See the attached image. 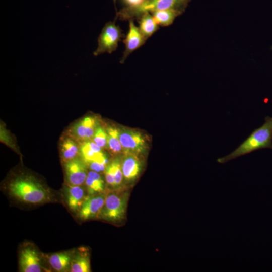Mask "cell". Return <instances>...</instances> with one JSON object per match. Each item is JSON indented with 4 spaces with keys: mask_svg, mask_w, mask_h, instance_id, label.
Segmentation results:
<instances>
[{
    "mask_svg": "<svg viewBox=\"0 0 272 272\" xmlns=\"http://www.w3.org/2000/svg\"><path fill=\"white\" fill-rule=\"evenodd\" d=\"M8 190L13 197L28 204L46 203L53 197L48 188L30 176H20L13 179L8 184Z\"/></svg>",
    "mask_w": 272,
    "mask_h": 272,
    "instance_id": "6da1fadb",
    "label": "cell"
},
{
    "mask_svg": "<svg viewBox=\"0 0 272 272\" xmlns=\"http://www.w3.org/2000/svg\"><path fill=\"white\" fill-rule=\"evenodd\" d=\"M264 121L260 127L255 129L232 152L217 159V162L224 164L256 150L272 149V117H265Z\"/></svg>",
    "mask_w": 272,
    "mask_h": 272,
    "instance_id": "7a4b0ae2",
    "label": "cell"
},
{
    "mask_svg": "<svg viewBox=\"0 0 272 272\" xmlns=\"http://www.w3.org/2000/svg\"><path fill=\"white\" fill-rule=\"evenodd\" d=\"M190 0H145L133 7H125L116 13L121 20L139 18L143 14L165 9H174L183 12Z\"/></svg>",
    "mask_w": 272,
    "mask_h": 272,
    "instance_id": "3957f363",
    "label": "cell"
},
{
    "mask_svg": "<svg viewBox=\"0 0 272 272\" xmlns=\"http://www.w3.org/2000/svg\"><path fill=\"white\" fill-rule=\"evenodd\" d=\"M128 196L126 192H107L99 218L111 222L122 220L125 215Z\"/></svg>",
    "mask_w": 272,
    "mask_h": 272,
    "instance_id": "277c9868",
    "label": "cell"
},
{
    "mask_svg": "<svg viewBox=\"0 0 272 272\" xmlns=\"http://www.w3.org/2000/svg\"><path fill=\"white\" fill-rule=\"evenodd\" d=\"M125 35L115 21L109 22L103 27L98 38V46L93 52L97 56L105 52L109 54L115 51L118 43Z\"/></svg>",
    "mask_w": 272,
    "mask_h": 272,
    "instance_id": "5b68a950",
    "label": "cell"
},
{
    "mask_svg": "<svg viewBox=\"0 0 272 272\" xmlns=\"http://www.w3.org/2000/svg\"><path fill=\"white\" fill-rule=\"evenodd\" d=\"M118 129L119 139L124 153L131 152L137 154L146 150L147 143L141 133L125 128Z\"/></svg>",
    "mask_w": 272,
    "mask_h": 272,
    "instance_id": "8992f818",
    "label": "cell"
},
{
    "mask_svg": "<svg viewBox=\"0 0 272 272\" xmlns=\"http://www.w3.org/2000/svg\"><path fill=\"white\" fill-rule=\"evenodd\" d=\"M19 266L20 271L22 272H41L43 270L38 251L30 244H26L21 248Z\"/></svg>",
    "mask_w": 272,
    "mask_h": 272,
    "instance_id": "52a82bcc",
    "label": "cell"
},
{
    "mask_svg": "<svg viewBox=\"0 0 272 272\" xmlns=\"http://www.w3.org/2000/svg\"><path fill=\"white\" fill-rule=\"evenodd\" d=\"M98 127L97 119L87 116L75 124L69 130V135L80 143L92 140Z\"/></svg>",
    "mask_w": 272,
    "mask_h": 272,
    "instance_id": "ba28073f",
    "label": "cell"
},
{
    "mask_svg": "<svg viewBox=\"0 0 272 272\" xmlns=\"http://www.w3.org/2000/svg\"><path fill=\"white\" fill-rule=\"evenodd\" d=\"M107 192L87 195L77 214L78 217L84 221L99 217L104 203Z\"/></svg>",
    "mask_w": 272,
    "mask_h": 272,
    "instance_id": "9c48e42d",
    "label": "cell"
},
{
    "mask_svg": "<svg viewBox=\"0 0 272 272\" xmlns=\"http://www.w3.org/2000/svg\"><path fill=\"white\" fill-rule=\"evenodd\" d=\"M64 171L67 185L81 186L85 182L88 173L83 160L77 158L64 163Z\"/></svg>",
    "mask_w": 272,
    "mask_h": 272,
    "instance_id": "30bf717a",
    "label": "cell"
},
{
    "mask_svg": "<svg viewBox=\"0 0 272 272\" xmlns=\"http://www.w3.org/2000/svg\"><path fill=\"white\" fill-rule=\"evenodd\" d=\"M129 30L123 42L125 49L120 60V63H124L127 57L134 51L145 44L146 40L137 27L133 19L129 20Z\"/></svg>",
    "mask_w": 272,
    "mask_h": 272,
    "instance_id": "8fae6325",
    "label": "cell"
},
{
    "mask_svg": "<svg viewBox=\"0 0 272 272\" xmlns=\"http://www.w3.org/2000/svg\"><path fill=\"white\" fill-rule=\"evenodd\" d=\"M80 151L82 160L86 165L92 162L107 165L108 160L101 148L91 140L81 143Z\"/></svg>",
    "mask_w": 272,
    "mask_h": 272,
    "instance_id": "7c38bea8",
    "label": "cell"
},
{
    "mask_svg": "<svg viewBox=\"0 0 272 272\" xmlns=\"http://www.w3.org/2000/svg\"><path fill=\"white\" fill-rule=\"evenodd\" d=\"M87 190L82 185L70 186L66 185L65 188L66 203L69 209L77 214L82 205L87 197Z\"/></svg>",
    "mask_w": 272,
    "mask_h": 272,
    "instance_id": "4fadbf2b",
    "label": "cell"
},
{
    "mask_svg": "<svg viewBox=\"0 0 272 272\" xmlns=\"http://www.w3.org/2000/svg\"><path fill=\"white\" fill-rule=\"evenodd\" d=\"M121 169L124 179L128 181L134 180L142 168L141 163L136 154L125 153L121 161Z\"/></svg>",
    "mask_w": 272,
    "mask_h": 272,
    "instance_id": "5bb4252c",
    "label": "cell"
},
{
    "mask_svg": "<svg viewBox=\"0 0 272 272\" xmlns=\"http://www.w3.org/2000/svg\"><path fill=\"white\" fill-rule=\"evenodd\" d=\"M75 250L54 253L48 257V261L53 270L58 272L70 271L71 261Z\"/></svg>",
    "mask_w": 272,
    "mask_h": 272,
    "instance_id": "9a60e30c",
    "label": "cell"
},
{
    "mask_svg": "<svg viewBox=\"0 0 272 272\" xmlns=\"http://www.w3.org/2000/svg\"><path fill=\"white\" fill-rule=\"evenodd\" d=\"M70 271H91L90 254L86 248L81 247L75 250L71 261Z\"/></svg>",
    "mask_w": 272,
    "mask_h": 272,
    "instance_id": "2e32d148",
    "label": "cell"
},
{
    "mask_svg": "<svg viewBox=\"0 0 272 272\" xmlns=\"http://www.w3.org/2000/svg\"><path fill=\"white\" fill-rule=\"evenodd\" d=\"M60 152L61 160L65 163L77 158L80 153V147L76 140L71 137H67L61 141Z\"/></svg>",
    "mask_w": 272,
    "mask_h": 272,
    "instance_id": "e0dca14e",
    "label": "cell"
},
{
    "mask_svg": "<svg viewBox=\"0 0 272 272\" xmlns=\"http://www.w3.org/2000/svg\"><path fill=\"white\" fill-rule=\"evenodd\" d=\"M88 195L104 192L105 183L100 174L91 170L88 173L85 182Z\"/></svg>",
    "mask_w": 272,
    "mask_h": 272,
    "instance_id": "ac0fdd59",
    "label": "cell"
},
{
    "mask_svg": "<svg viewBox=\"0 0 272 272\" xmlns=\"http://www.w3.org/2000/svg\"><path fill=\"white\" fill-rule=\"evenodd\" d=\"M138 19H139L138 28L147 40L158 30L159 25L149 12L143 14Z\"/></svg>",
    "mask_w": 272,
    "mask_h": 272,
    "instance_id": "d6986e66",
    "label": "cell"
},
{
    "mask_svg": "<svg viewBox=\"0 0 272 272\" xmlns=\"http://www.w3.org/2000/svg\"><path fill=\"white\" fill-rule=\"evenodd\" d=\"M150 13L159 25L168 26L183 12L174 9H165L153 11Z\"/></svg>",
    "mask_w": 272,
    "mask_h": 272,
    "instance_id": "ffe728a7",
    "label": "cell"
},
{
    "mask_svg": "<svg viewBox=\"0 0 272 272\" xmlns=\"http://www.w3.org/2000/svg\"><path fill=\"white\" fill-rule=\"evenodd\" d=\"M107 133V147L114 154L124 152L119 137L118 129L110 126L106 129Z\"/></svg>",
    "mask_w": 272,
    "mask_h": 272,
    "instance_id": "44dd1931",
    "label": "cell"
},
{
    "mask_svg": "<svg viewBox=\"0 0 272 272\" xmlns=\"http://www.w3.org/2000/svg\"><path fill=\"white\" fill-rule=\"evenodd\" d=\"M121 161L120 159L116 158L109 162L114 177L115 189L120 187L123 181Z\"/></svg>",
    "mask_w": 272,
    "mask_h": 272,
    "instance_id": "7402d4cb",
    "label": "cell"
},
{
    "mask_svg": "<svg viewBox=\"0 0 272 272\" xmlns=\"http://www.w3.org/2000/svg\"><path fill=\"white\" fill-rule=\"evenodd\" d=\"M98 146L101 148L107 146V133L103 128L98 127L92 139Z\"/></svg>",
    "mask_w": 272,
    "mask_h": 272,
    "instance_id": "603a6c76",
    "label": "cell"
},
{
    "mask_svg": "<svg viewBox=\"0 0 272 272\" xmlns=\"http://www.w3.org/2000/svg\"><path fill=\"white\" fill-rule=\"evenodd\" d=\"M105 178L107 184L110 187L115 188L114 177L109 163L107 165L104 171Z\"/></svg>",
    "mask_w": 272,
    "mask_h": 272,
    "instance_id": "cb8c5ba5",
    "label": "cell"
},
{
    "mask_svg": "<svg viewBox=\"0 0 272 272\" xmlns=\"http://www.w3.org/2000/svg\"><path fill=\"white\" fill-rule=\"evenodd\" d=\"M145 0H122L125 7H133L141 4Z\"/></svg>",
    "mask_w": 272,
    "mask_h": 272,
    "instance_id": "d4e9b609",
    "label": "cell"
}]
</instances>
